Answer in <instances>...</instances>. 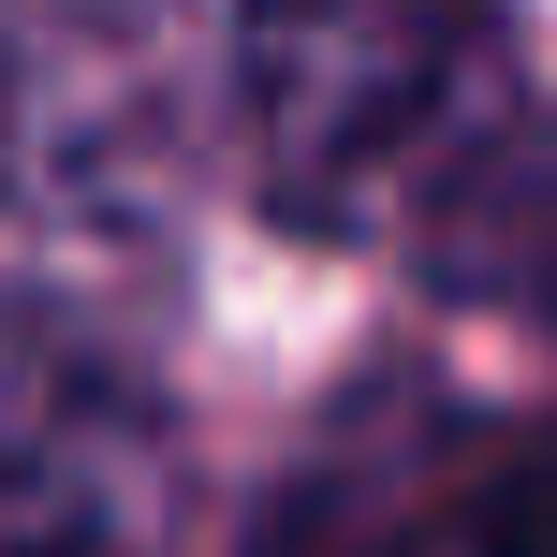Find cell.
Here are the masks:
<instances>
[{
  "label": "cell",
  "mask_w": 557,
  "mask_h": 557,
  "mask_svg": "<svg viewBox=\"0 0 557 557\" xmlns=\"http://www.w3.org/2000/svg\"><path fill=\"white\" fill-rule=\"evenodd\" d=\"M235 117L278 235H425L513 133L499 0H235Z\"/></svg>",
  "instance_id": "cell-1"
},
{
  "label": "cell",
  "mask_w": 557,
  "mask_h": 557,
  "mask_svg": "<svg viewBox=\"0 0 557 557\" xmlns=\"http://www.w3.org/2000/svg\"><path fill=\"white\" fill-rule=\"evenodd\" d=\"M425 264H441L470 308H513V323L557 337V117H513V133L441 191Z\"/></svg>",
  "instance_id": "cell-2"
},
{
  "label": "cell",
  "mask_w": 557,
  "mask_h": 557,
  "mask_svg": "<svg viewBox=\"0 0 557 557\" xmlns=\"http://www.w3.org/2000/svg\"><path fill=\"white\" fill-rule=\"evenodd\" d=\"M0 557H133V499L88 425L0 411Z\"/></svg>",
  "instance_id": "cell-3"
},
{
  "label": "cell",
  "mask_w": 557,
  "mask_h": 557,
  "mask_svg": "<svg viewBox=\"0 0 557 557\" xmlns=\"http://www.w3.org/2000/svg\"><path fill=\"white\" fill-rule=\"evenodd\" d=\"M455 557H557V411L455 470Z\"/></svg>",
  "instance_id": "cell-4"
},
{
  "label": "cell",
  "mask_w": 557,
  "mask_h": 557,
  "mask_svg": "<svg viewBox=\"0 0 557 557\" xmlns=\"http://www.w3.org/2000/svg\"><path fill=\"white\" fill-rule=\"evenodd\" d=\"M0 147H15V88H0Z\"/></svg>",
  "instance_id": "cell-5"
}]
</instances>
